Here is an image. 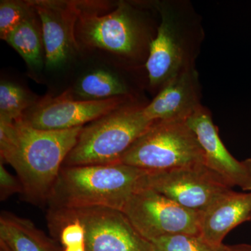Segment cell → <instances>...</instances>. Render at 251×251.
<instances>
[{"instance_id": "obj_7", "label": "cell", "mask_w": 251, "mask_h": 251, "mask_svg": "<svg viewBox=\"0 0 251 251\" xmlns=\"http://www.w3.org/2000/svg\"><path fill=\"white\" fill-rule=\"evenodd\" d=\"M122 212L150 242L173 234H200L201 212L183 207L150 188L137 191Z\"/></svg>"}, {"instance_id": "obj_17", "label": "cell", "mask_w": 251, "mask_h": 251, "mask_svg": "<svg viewBox=\"0 0 251 251\" xmlns=\"http://www.w3.org/2000/svg\"><path fill=\"white\" fill-rule=\"evenodd\" d=\"M35 11L23 20L6 38L11 46L32 69L39 70L46 62L42 31Z\"/></svg>"}, {"instance_id": "obj_1", "label": "cell", "mask_w": 251, "mask_h": 251, "mask_svg": "<svg viewBox=\"0 0 251 251\" xmlns=\"http://www.w3.org/2000/svg\"><path fill=\"white\" fill-rule=\"evenodd\" d=\"M82 127L41 130L25 123L0 120V156L16 171L29 202L46 204L64 161Z\"/></svg>"}, {"instance_id": "obj_22", "label": "cell", "mask_w": 251, "mask_h": 251, "mask_svg": "<svg viewBox=\"0 0 251 251\" xmlns=\"http://www.w3.org/2000/svg\"><path fill=\"white\" fill-rule=\"evenodd\" d=\"M223 251H251V245L247 244L224 245Z\"/></svg>"}, {"instance_id": "obj_15", "label": "cell", "mask_w": 251, "mask_h": 251, "mask_svg": "<svg viewBox=\"0 0 251 251\" xmlns=\"http://www.w3.org/2000/svg\"><path fill=\"white\" fill-rule=\"evenodd\" d=\"M0 242L10 251H62L31 221L8 211L0 216Z\"/></svg>"}, {"instance_id": "obj_16", "label": "cell", "mask_w": 251, "mask_h": 251, "mask_svg": "<svg viewBox=\"0 0 251 251\" xmlns=\"http://www.w3.org/2000/svg\"><path fill=\"white\" fill-rule=\"evenodd\" d=\"M69 91L74 99L82 100L133 97L129 87L120 75L103 69L87 73Z\"/></svg>"}, {"instance_id": "obj_18", "label": "cell", "mask_w": 251, "mask_h": 251, "mask_svg": "<svg viewBox=\"0 0 251 251\" xmlns=\"http://www.w3.org/2000/svg\"><path fill=\"white\" fill-rule=\"evenodd\" d=\"M34 104V98L22 86L9 81H1L0 120L16 121Z\"/></svg>"}, {"instance_id": "obj_23", "label": "cell", "mask_w": 251, "mask_h": 251, "mask_svg": "<svg viewBox=\"0 0 251 251\" xmlns=\"http://www.w3.org/2000/svg\"><path fill=\"white\" fill-rule=\"evenodd\" d=\"M62 251H86V246L72 249H62Z\"/></svg>"}, {"instance_id": "obj_10", "label": "cell", "mask_w": 251, "mask_h": 251, "mask_svg": "<svg viewBox=\"0 0 251 251\" xmlns=\"http://www.w3.org/2000/svg\"><path fill=\"white\" fill-rule=\"evenodd\" d=\"M72 210L85 226L86 251H153L151 243L121 211L100 207Z\"/></svg>"}, {"instance_id": "obj_14", "label": "cell", "mask_w": 251, "mask_h": 251, "mask_svg": "<svg viewBox=\"0 0 251 251\" xmlns=\"http://www.w3.org/2000/svg\"><path fill=\"white\" fill-rule=\"evenodd\" d=\"M247 221H251V192L230 190L201 212L200 235L214 247H221L226 236Z\"/></svg>"}, {"instance_id": "obj_6", "label": "cell", "mask_w": 251, "mask_h": 251, "mask_svg": "<svg viewBox=\"0 0 251 251\" xmlns=\"http://www.w3.org/2000/svg\"><path fill=\"white\" fill-rule=\"evenodd\" d=\"M120 163L147 171L204 164V153L186 121L157 120L120 158Z\"/></svg>"}, {"instance_id": "obj_20", "label": "cell", "mask_w": 251, "mask_h": 251, "mask_svg": "<svg viewBox=\"0 0 251 251\" xmlns=\"http://www.w3.org/2000/svg\"><path fill=\"white\" fill-rule=\"evenodd\" d=\"M33 11L29 1H1L0 3V37L7 36Z\"/></svg>"}, {"instance_id": "obj_3", "label": "cell", "mask_w": 251, "mask_h": 251, "mask_svg": "<svg viewBox=\"0 0 251 251\" xmlns=\"http://www.w3.org/2000/svg\"><path fill=\"white\" fill-rule=\"evenodd\" d=\"M155 9L160 22L145 67L149 86L159 91L173 77L195 67L204 34L188 1H159Z\"/></svg>"}, {"instance_id": "obj_2", "label": "cell", "mask_w": 251, "mask_h": 251, "mask_svg": "<svg viewBox=\"0 0 251 251\" xmlns=\"http://www.w3.org/2000/svg\"><path fill=\"white\" fill-rule=\"evenodd\" d=\"M146 172L122 163L62 167L47 204L50 209L100 207L122 211L141 188Z\"/></svg>"}, {"instance_id": "obj_13", "label": "cell", "mask_w": 251, "mask_h": 251, "mask_svg": "<svg viewBox=\"0 0 251 251\" xmlns=\"http://www.w3.org/2000/svg\"><path fill=\"white\" fill-rule=\"evenodd\" d=\"M199 74L196 67L178 74L158 91L145 105L144 112L151 121H186L202 104Z\"/></svg>"}, {"instance_id": "obj_19", "label": "cell", "mask_w": 251, "mask_h": 251, "mask_svg": "<svg viewBox=\"0 0 251 251\" xmlns=\"http://www.w3.org/2000/svg\"><path fill=\"white\" fill-rule=\"evenodd\" d=\"M153 251H223L206 242L200 234H177L157 238L150 242Z\"/></svg>"}, {"instance_id": "obj_21", "label": "cell", "mask_w": 251, "mask_h": 251, "mask_svg": "<svg viewBox=\"0 0 251 251\" xmlns=\"http://www.w3.org/2000/svg\"><path fill=\"white\" fill-rule=\"evenodd\" d=\"M23 193V186L18 177L6 170L2 161L0 163V199L6 201L16 193Z\"/></svg>"}, {"instance_id": "obj_12", "label": "cell", "mask_w": 251, "mask_h": 251, "mask_svg": "<svg viewBox=\"0 0 251 251\" xmlns=\"http://www.w3.org/2000/svg\"><path fill=\"white\" fill-rule=\"evenodd\" d=\"M41 22L46 67L59 69L78 50L75 29L76 2L29 1Z\"/></svg>"}, {"instance_id": "obj_24", "label": "cell", "mask_w": 251, "mask_h": 251, "mask_svg": "<svg viewBox=\"0 0 251 251\" xmlns=\"http://www.w3.org/2000/svg\"><path fill=\"white\" fill-rule=\"evenodd\" d=\"M0 251H10L4 243L0 242Z\"/></svg>"}, {"instance_id": "obj_9", "label": "cell", "mask_w": 251, "mask_h": 251, "mask_svg": "<svg viewBox=\"0 0 251 251\" xmlns=\"http://www.w3.org/2000/svg\"><path fill=\"white\" fill-rule=\"evenodd\" d=\"M132 100L133 97H117L100 100H77L68 90L58 97H47L36 102L21 119L37 129H72L85 126Z\"/></svg>"}, {"instance_id": "obj_8", "label": "cell", "mask_w": 251, "mask_h": 251, "mask_svg": "<svg viewBox=\"0 0 251 251\" xmlns=\"http://www.w3.org/2000/svg\"><path fill=\"white\" fill-rule=\"evenodd\" d=\"M141 188L161 193L178 204L202 212L221 195L232 190L204 164L147 171Z\"/></svg>"}, {"instance_id": "obj_4", "label": "cell", "mask_w": 251, "mask_h": 251, "mask_svg": "<svg viewBox=\"0 0 251 251\" xmlns=\"http://www.w3.org/2000/svg\"><path fill=\"white\" fill-rule=\"evenodd\" d=\"M76 5L77 45L107 51L129 62L146 63L157 29H153L140 9L120 2L108 14L101 15L84 3Z\"/></svg>"}, {"instance_id": "obj_5", "label": "cell", "mask_w": 251, "mask_h": 251, "mask_svg": "<svg viewBox=\"0 0 251 251\" xmlns=\"http://www.w3.org/2000/svg\"><path fill=\"white\" fill-rule=\"evenodd\" d=\"M145 106L132 100L85 125L62 167L120 163L153 122L145 115Z\"/></svg>"}, {"instance_id": "obj_11", "label": "cell", "mask_w": 251, "mask_h": 251, "mask_svg": "<svg viewBox=\"0 0 251 251\" xmlns=\"http://www.w3.org/2000/svg\"><path fill=\"white\" fill-rule=\"evenodd\" d=\"M204 153V166L223 181L233 188L251 191V158L239 161L221 141L210 111L201 105L186 120Z\"/></svg>"}]
</instances>
